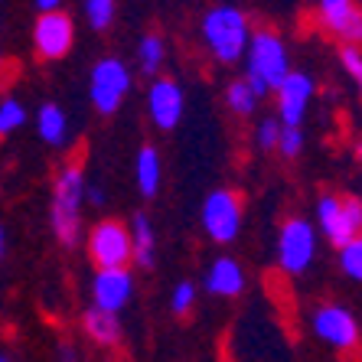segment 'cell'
I'll return each instance as SVG.
<instances>
[{
	"label": "cell",
	"instance_id": "14",
	"mask_svg": "<svg viewBox=\"0 0 362 362\" xmlns=\"http://www.w3.org/2000/svg\"><path fill=\"white\" fill-rule=\"evenodd\" d=\"M317 13H320L323 26H327V30H333L337 36H343L349 46H356V42H359V36H362V13H359V7H356L353 0H320Z\"/></svg>",
	"mask_w": 362,
	"mask_h": 362
},
{
	"label": "cell",
	"instance_id": "19",
	"mask_svg": "<svg viewBox=\"0 0 362 362\" xmlns=\"http://www.w3.org/2000/svg\"><path fill=\"white\" fill-rule=\"evenodd\" d=\"M66 111L59 108V105H42L40 115H36V131H40V137L46 144H56L59 147L62 141H66Z\"/></svg>",
	"mask_w": 362,
	"mask_h": 362
},
{
	"label": "cell",
	"instance_id": "13",
	"mask_svg": "<svg viewBox=\"0 0 362 362\" xmlns=\"http://www.w3.org/2000/svg\"><path fill=\"white\" fill-rule=\"evenodd\" d=\"M134 294V278L127 271H98L92 281V297H95V307L105 313H115L124 307Z\"/></svg>",
	"mask_w": 362,
	"mask_h": 362
},
{
	"label": "cell",
	"instance_id": "21",
	"mask_svg": "<svg viewBox=\"0 0 362 362\" xmlns=\"http://www.w3.org/2000/svg\"><path fill=\"white\" fill-rule=\"evenodd\" d=\"M226 101H228V108L235 111V115H252L255 105H258V98L252 95V88L245 85V78H235V82L226 88Z\"/></svg>",
	"mask_w": 362,
	"mask_h": 362
},
{
	"label": "cell",
	"instance_id": "31",
	"mask_svg": "<svg viewBox=\"0 0 362 362\" xmlns=\"http://www.w3.org/2000/svg\"><path fill=\"white\" fill-rule=\"evenodd\" d=\"M62 362H76V353H72L69 346H66V349H62Z\"/></svg>",
	"mask_w": 362,
	"mask_h": 362
},
{
	"label": "cell",
	"instance_id": "11",
	"mask_svg": "<svg viewBox=\"0 0 362 362\" xmlns=\"http://www.w3.org/2000/svg\"><path fill=\"white\" fill-rule=\"evenodd\" d=\"M310 98H313V78L303 76V72H287V78L278 85L281 127H300Z\"/></svg>",
	"mask_w": 362,
	"mask_h": 362
},
{
	"label": "cell",
	"instance_id": "3",
	"mask_svg": "<svg viewBox=\"0 0 362 362\" xmlns=\"http://www.w3.org/2000/svg\"><path fill=\"white\" fill-rule=\"evenodd\" d=\"M202 36L219 62H235L248 49V17L235 7H212L202 20Z\"/></svg>",
	"mask_w": 362,
	"mask_h": 362
},
{
	"label": "cell",
	"instance_id": "20",
	"mask_svg": "<svg viewBox=\"0 0 362 362\" xmlns=\"http://www.w3.org/2000/svg\"><path fill=\"white\" fill-rule=\"evenodd\" d=\"M163 56H167V46H163L160 36H153V33L144 36L141 46H137V62H141V69L147 76H153L163 66Z\"/></svg>",
	"mask_w": 362,
	"mask_h": 362
},
{
	"label": "cell",
	"instance_id": "12",
	"mask_svg": "<svg viewBox=\"0 0 362 362\" xmlns=\"http://www.w3.org/2000/svg\"><path fill=\"white\" fill-rule=\"evenodd\" d=\"M147 111H151L153 124L160 131H170L177 127L180 115H183V92L173 78H157L147 92Z\"/></svg>",
	"mask_w": 362,
	"mask_h": 362
},
{
	"label": "cell",
	"instance_id": "27",
	"mask_svg": "<svg viewBox=\"0 0 362 362\" xmlns=\"http://www.w3.org/2000/svg\"><path fill=\"white\" fill-rule=\"evenodd\" d=\"M339 62H343L346 72L359 82L362 78V52L356 49V46H343V49H339Z\"/></svg>",
	"mask_w": 362,
	"mask_h": 362
},
{
	"label": "cell",
	"instance_id": "16",
	"mask_svg": "<svg viewBox=\"0 0 362 362\" xmlns=\"http://www.w3.org/2000/svg\"><path fill=\"white\" fill-rule=\"evenodd\" d=\"M85 333L101 346H115L121 339V323L115 313H105L98 307H88L85 310Z\"/></svg>",
	"mask_w": 362,
	"mask_h": 362
},
{
	"label": "cell",
	"instance_id": "9",
	"mask_svg": "<svg viewBox=\"0 0 362 362\" xmlns=\"http://www.w3.org/2000/svg\"><path fill=\"white\" fill-rule=\"evenodd\" d=\"M313 333L323 339V343L337 346V349H353L359 343V323L346 307L339 303H327L317 310L313 317Z\"/></svg>",
	"mask_w": 362,
	"mask_h": 362
},
{
	"label": "cell",
	"instance_id": "23",
	"mask_svg": "<svg viewBox=\"0 0 362 362\" xmlns=\"http://www.w3.org/2000/svg\"><path fill=\"white\" fill-rule=\"evenodd\" d=\"M20 124H26V108L17 98H4L0 101V137L17 131Z\"/></svg>",
	"mask_w": 362,
	"mask_h": 362
},
{
	"label": "cell",
	"instance_id": "1",
	"mask_svg": "<svg viewBox=\"0 0 362 362\" xmlns=\"http://www.w3.org/2000/svg\"><path fill=\"white\" fill-rule=\"evenodd\" d=\"M248 76H245V85L252 88L255 98H264L271 88H278L281 82L291 72V62H287V49L284 40L271 30H258V33L248 36Z\"/></svg>",
	"mask_w": 362,
	"mask_h": 362
},
{
	"label": "cell",
	"instance_id": "5",
	"mask_svg": "<svg viewBox=\"0 0 362 362\" xmlns=\"http://www.w3.org/2000/svg\"><path fill=\"white\" fill-rule=\"evenodd\" d=\"M317 219H320L323 235L337 245V248H343V245H349L353 238H359L362 206H359V199L339 202L337 196H323V199L317 202Z\"/></svg>",
	"mask_w": 362,
	"mask_h": 362
},
{
	"label": "cell",
	"instance_id": "17",
	"mask_svg": "<svg viewBox=\"0 0 362 362\" xmlns=\"http://www.w3.org/2000/svg\"><path fill=\"white\" fill-rule=\"evenodd\" d=\"M127 235H131V258H137L141 268H153V228L144 212L134 216V226Z\"/></svg>",
	"mask_w": 362,
	"mask_h": 362
},
{
	"label": "cell",
	"instance_id": "22",
	"mask_svg": "<svg viewBox=\"0 0 362 362\" xmlns=\"http://www.w3.org/2000/svg\"><path fill=\"white\" fill-rule=\"evenodd\" d=\"M85 20H88V26L92 30H105V26H111V20H115V4L111 0H85Z\"/></svg>",
	"mask_w": 362,
	"mask_h": 362
},
{
	"label": "cell",
	"instance_id": "28",
	"mask_svg": "<svg viewBox=\"0 0 362 362\" xmlns=\"http://www.w3.org/2000/svg\"><path fill=\"white\" fill-rule=\"evenodd\" d=\"M278 131H281L278 121H264V124L258 127V147H262V151H271V147L278 144Z\"/></svg>",
	"mask_w": 362,
	"mask_h": 362
},
{
	"label": "cell",
	"instance_id": "7",
	"mask_svg": "<svg viewBox=\"0 0 362 362\" xmlns=\"http://www.w3.org/2000/svg\"><path fill=\"white\" fill-rule=\"evenodd\" d=\"M131 88V72L121 59H101L92 69V105L101 115H115Z\"/></svg>",
	"mask_w": 362,
	"mask_h": 362
},
{
	"label": "cell",
	"instance_id": "18",
	"mask_svg": "<svg viewBox=\"0 0 362 362\" xmlns=\"http://www.w3.org/2000/svg\"><path fill=\"white\" fill-rule=\"evenodd\" d=\"M134 173H137V189L144 196H153L157 186H160V153L153 147H144L137 153V163H134Z\"/></svg>",
	"mask_w": 362,
	"mask_h": 362
},
{
	"label": "cell",
	"instance_id": "15",
	"mask_svg": "<svg viewBox=\"0 0 362 362\" xmlns=\"http://www.w3.org/2000/svg\"><path fill=\"white\" fill-rule=\"evenodd\" d=\"M206 291L216 297H238L245 291V271L235 258H219L206 274Z\"/></svg>",
	"mask_w": 362,
	"mask_h": 362
},
{
	"label": "cell",
	"instance_id": "32",
	"mask_svg": "<svg viewBox=\"0 0 362 362\" xmlns=\"http://www.w3.org/2000/svg\"><path fill=\"white\" fill-rule=\"evenodd\" d=\"M0 255H4V228H0Z\"/></svg>",
	"mask_w": 362,
	"mask_h": 362
},
{
	"label": "cell",
	"instance_id": "24",
	"mask_svg": "<svg viewBox=\"0 0 362 362\" xmlns=\"http://www.w3.org/2000/svg\"><path fill=\"white\" fill-rule=\"evenodd\" d=\"M339 268L346 271V278H353V281L362 278V242L359 238H353L349 245L339 248Z\"/></svg>",
	"mask_w": 362,
	"mask_h": 362
},
{
	"label": "cell",
	"instance_id": "8",
	"mask_svg": "<svg viewBox=\"0 0 362 362\" xmlns=\"http://www.w3.org/2000/svg\"><path fill=\"white\" fill-rule=\"evenodd\" d=\"M202 228L219 245H228L242 228V202L232 189H216L202 202Z\"/></svg>",
	"mask_w": 362,
	"mask_h": 362
},
{
	"label": "cell",
	"instance_id": "26",
	"mask_svg": "<svg viewBox=\"0 0 362 362\" xmlns=\"http://www.w3.org/2000/svg\"><path fill=\"white\" fill-rule=\"evenodd\" d=\"M193 300H196V287L189 284V281H180V284L173 287L170 307H173V313H186L189 307H193Z\"/></svg>",
	"mask_w": 362,
	"mask_h": 362
},
{
	"label": "cell",
	"instance_id": "6",
	"mask_svg": "<svg viewBox=\"0 0 362 362\" xmlns=\"http://www.w3.org/2000/svg\"><path fill=\"white\" fill-rule=\"evenodd\" d=\"M313 255H317V232H313L310 222L303 219H291L284 222L278 238V262L287 274H303V271L313 264Z\"/></svg>",
	"mask_w": 362,
	"mask_h": 362
},
{
	"label": "cell",
	"instance_id": "25",
	"mask_svg": "<svg viewBox=\"0 0 362 362\" xmlns=\"http://www.w3.org/2000/svg\"><path fill=\"white\" fill-rule=\"evenodd\" d=\"M284 157H297L303 151V131L300 127H281L278 131V144H274Z\"/></svg>",
	"mask_w": 362,
	"mask_h": 362
},
{
	"label": "cell",
	"instance_id": "30",
	"mask_svg": "<svg viewBox=\"0 0 362 362\" xmlns=\"http://www.w3.org/2000/svg\"><path fill=\"white\" fill-rule=\"evenodd\" d=\"M85 196H88V202H92V206H101V202H105L101 186H85Z\"/></svg>",
	"mask_w": 362,
	"mask_h": 362
},
{
	"label": "cell",
	"instance_id": "33",
	"mask_svg": "<svg viewBox=\"0 0 362 362\" xmlns=\"http://www.w3.org/2000/svg\"><path fill=\"white\" fill-rule=\"evenodd\" d=\"M0 362H10V359H7V356H0Z\"/></svg>",
	"mask_w": 362,
	"mask_h": 362
},
{
	"label": "cell",
	"instance_id": "29",
	"mask_svg": "<svg viewBox=\"0 0 362 362\" xmlns=\"http://www.w3.org/2000/svg\"><path fill=\"white\" fill-rule=\"evenodd\" d=\"M36 10H40V17H46V13H56L59 7V0H36Z\"/></svg>",
	"mask_w": 362,
	"mask_h": 362
},
{
	"label": "cell",
	"instance_id": "4",
	"mask_svg": "<svg viewBox=\"0 0 362 362\" xmlns=\"http://www.w3.org/2000/svg\"><path fill=\"white\" fill-rule=\"evenodd\" d=\"M88 255L98 264V271H124L131 262V235L127 228L115 219H105L92 228L88 235Z\"/></svg>",
	"mask_w": 362,
	"mask_h": 362
},
{
	"label": "cell",
	"instance_id": "10",
	"mask_svg": "<svg viewBox=\"0 0 362 362\" xmlns=\"http://www.w3.org/2000/svg\"><path fill=\"white\" fill-rule=\"evenodd\" d=\"M72 40H76V26H72V20H69L62 10L36 20L33 42H36V49H40L42 59H62V56L72 49Z\"/></svg>",
	"mask_w": 362,
	"mask_h": 362
},
{
	"label": "cell",
	"instance_id": "2",
	"mask_svg": "<svg viewBox=\"0 0 362 362\" xmlns=\"http://www.w3.org/2000/svg\"><path fill=\"white\" fill-rule=\"evenodd\" d=\"M82 199H85V177L78 167L59 170L52 186V232L62 245H78L82 235Z\"/></svg>",
	"mask_w": 362,
	"mask_h": 362
}]
</instances>
